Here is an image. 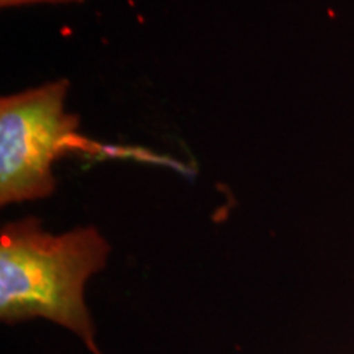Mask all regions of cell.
Wrapping results in <instances>:
<instances>
[{"mask_svg":"<svg viewBox=\"0 0 354 354\" xmlns=\"http://www.w3.org/2000/svg\"><path fill=\"white\" fill-rule=\"evenodd\" d=\"M109 253V241L94 227L53 234L35 216L3 225L0 318L6 323L46 318L100 354L84 290L91 276L105 268Z\"/></svg>","mask_w":354,"mask_h":354,"instance_id":"cell-1","label":"cell"},{"mask_svg":"<svg viewBox=\"0 0 354 354\" xmlns=\"http://www.w3.org/2000/svg\"><path fill=\"white\" fill-rule=\"evenodd\" d=\"M68 79L0 99V205L56 189L53 165L76 145L79 115L66 112Z\"/></svg>","mask_w":354,"mask_h":354,"instance_id":"cell-2","label":"cell"},{"mask_svg":"<svg viewBox=\"0 0 354 354\" xmlns=\"http://www.w3.org/2000/svg\"><path fill=\"white\" fill-rule=\"evenodd\" d=\"M81 3L84 0H0V7L12 8V7H24L32 6V3Z\"/></svg>","mask_w":354,"mask_h":354,"instance_id":"cell-3","label":"cell"}]
</instances>
